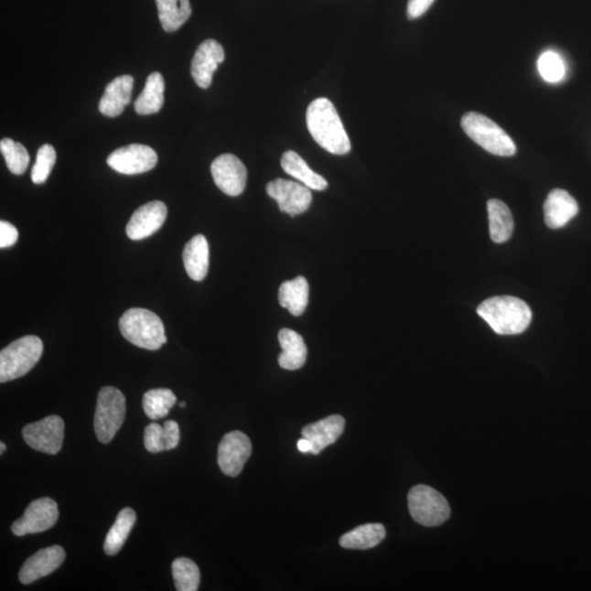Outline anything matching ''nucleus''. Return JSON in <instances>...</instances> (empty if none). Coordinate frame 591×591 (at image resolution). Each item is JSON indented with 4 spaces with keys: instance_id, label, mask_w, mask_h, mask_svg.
Here are the masks:
<instances>
[{
    "instance_id": "obj_1",
    "label": "nucleus",
    "mask_w": 591,
    "mask_h": 591,
    "mask_svg": "<svg viewBox=\"0 0 591 591\" xmlns=\"http://www.w3.org/2000/svg\"><path fill=\"white\" fill-rule=\"evenodd\" d=\"M306 126L317 145L332 155L350 152V141L336 107L327 98L316 99L306 110Z\"/></svg>"
},
{
    "instance_id": "obj_2",
    "label": "nucleus",
    "mask_w": 591,
    "mask_h": 591,
    "mask_svg": "<svg viewBox=\"0 0 591 591\" xmlns=\"http://www.w3.org/2000/svg\"><path fill=\"white\" fill-rule=\"evenodd\" d=\"M478 315L500 336H515L525 332L532 320L529 306L511 296H498L483 301Z\"/></svg>"
},
{
    "instance_id": "obj_3",
    "label": "nucleus",
    "mask_w": 591,
    "mask_h": 591,
    "mask_svg": "<svg viewBox=\"0 0 591 591\" xmlns=\"http://www.w3.org/2000/svg\"><path fill=\"white\" fill-rule=\"evenodd\" d=\"M119 326L122 336L138 348L157 350L167 343L163 321L147 309L127 310L121 317Z\"/></svg>"
},
{
    "instance_id": "obj_4",
    "label": "nucleus",
    "mask_w": 591,
    "mask_h": 591,
    "mask_svg": "<svg viewBox=\"0 0 591 591\" xmlns=\"http://www.w3.org/2000/svg\"><path fill=\"white\" fill-rule=\"evenodd\" d=\"M462 130L473 142L489 154L511 157L517 152L516 144L503 128L483 114L469 113L462 116Z\"/></svg>"
},
{
    "instance_id": "obj_5",
    "label": "nucleus",
    "mask_w": 591,
    "mask_h": 591,
    "mask_svg": "<svg viewBox=\"0 0 591 591\" xmlns=\"http://www.w3.org/2000/svg\"><path fill=\"white\" fill-rule=\"evenodd\" d=\"M43 353L41 338L27 336L16 339L0 352V382L24 377L40 360Z\"/></svg>"
},
{
    "instance_id": "obj_6",
    "label": "nucleus",
    "mask_w": 591,
    "mask_h": 591,
    "mask_svg": "<svg viewBox=\"0 0 591 591\" xmlns=\"http://www.w3.org/2000/svg\"><path fill=\"white\" fill-rule=\"evenodd\" d=\"M126 415V400L119 389L104 387L100 390L94 431L100 443L108 444L119 432Z\"/></svg>"
},
{
    "instance_id": "obj_7",
    "label": "nucleus",
    "mask_w": 591,
    "mask_h": 591,
    "mask_svg": "<svg viewBox=\"0 0 591 591\" xmlns=\"http://www.w3.org/2000/svg\"><path fill=\"white\" fill-rule=\"evenodd\" d=\"M409 510L414 520L425 527L443 525L450 517L447 500L428 485H416L408 495Z\"/></svg>"
},
{
    "instance_id": "obj_8",
    "label": "nucleus",
    "mask_w": 591,
    "mask_h": 591,
    "mask_svg": "<svg viewBox=\"0 0 591 591\" xmlns=\"http://www.w3.org/2000/svg\"><path fill=\"white\" fill-rule=\"evenodd\" d=\"M64 432V421L58 415H52L27 425L22 431V436L32 449L43 454L57 455L63 446Z\"/></svg>"
},
{
    "instance_id": "obj_9",
    "label": "nucleus",
    "mask_w": 591,
    "mask_h": 591,
    "mask_svg": "<svg viewBox=\"0 0 591 591\" xmlns=\"http://www.w3.org/2000/svg\"><path fill=\"white\" fill-rule=\"evenodd\" d=\"M59 516L57 501L48 498L38 499L27 506L24 516L13 523L11 531L16 537L44 532L55 526Z\"/></svg>"
},
{
    "instance_id": "obj_10",
    "label": "nucleus",
    "mask_w": 591,
    "mask_h": 591,
    "mask_svg": "<svg viewBox=\"0 0 591 591\" xmlns=\"http://www.w3.org/2000/svg\"><path fill=\"white\" fill-rule=\"evenodd\" d=\"M158 156L146 145L132 144L114 150L107 163L110 168L122 175H141L155 168Z\"/></svg>"
},
{
    "instance_id": "obj_11",
    "label": "nucleus",
    "mask_w": 591,
    "mask_h": 591,
    "mask_svg": "<svg viewBox=\"0 0 591 591\" xmlns=\"http://www.w3.org/2000/svg\"><path fill=\"white\" fill-rule=\"evenodd\" d=\"M266 193L275 199L283 213L291 216L305 213L312 203L310 188L294 181L276 178L267 184Z\"/></svg>"
},
{
    "instance_id": "obj_12",
    "label": "nucleus",
    "mask_w": 591,
    "mask_h": 591,
    "mask_svg": "<svg viewBox=\"0 0 591 591\" xmlns=\"http://www.w3.org/2000/svg\"><path fill=\"white\" fill-rule=\"evenodd\" d=\"M251 453H253V444L247 435L240 431L226 434L219 446V458H217L221 472L228 477L239 476Z\"/></svg>"
},
{
    "instance_id": "obj_13",
    "label": "nucleus",
    "mask_w": 591,
    "mask_h": 591,
    "mask_svg": "<svg viewBox=\"0 0 591 591\" xmlns=\"http://www.w3.org/2000/svg\"><path fill=\"white\" fill-rule=\"evenodd\" d=\"M211 176L220 191L230 197H238L247 186L248 172L242 161L235 155L225 154L217 157L210 166Z\"/></svg>"
},
{
    "instance_id": "obj_14",
    "label": "nucleus",
    "mask_w": 591,
    "mask_h": 591,
    "mask_svg": "<svg viewBox=\"0 0 591 591\" xmlns=\"http://www.w3.org/2000/svg\"><path fill=\"white\" fill-rule=\"evenodd\" d=\"M167 214L168 210L160 200H154L141 206L128 221L127 237L132 240H143L153 236L165 224Z\"/></svg>"
},
{
    "instance_id": "obj_15",
    "label": "nucleus",
    "mask_w": 591,
    "mask_h": 591,
    "mask_svg": "<svg viewBox=\"0 0 591 591\" xmlns=\"http://www.w3.org/2000/svg\"><path fill=\"white\" fill-rule=\"evenodd\" d=\"M225 60L224 48L215 40H206L195 52L191 75L195 83L200 88L208 89L213 81L214 72Z\"/></svg>"
},
{
    "instance_id": "obj_16",
    "label": "nucleus",
    "mask_w": 591,
    "mask_h": 591,
    "mask_svg": "<svg viewBox=\"0 0 591 591\" xmlns=\"http://www.w3.org/2000/svg\"><path fill=\"white\" fill-rule=\"evenodd\" d=\"M65 557V550L59 545L37 552L22 565L19 573L20 582L27 585L49 575L63 564Z\"/></svg>"
},
{
    "instance_id": "obj_17",
    "label": "nucleus",
    "mask_w": 591,
    "mask_h": 591,
    "mask_svg": "<svg viewBox=\"0 0 591 591\" xmlns=\"http://www.w3.org/2000/svg\"><path fill=\"white\" fill-rule=\"evenodd\" d=\"M345 420L341 415H331L303 428V437L312 445V455H319L328 446L333 445L344 432Z\"/></svg>"
},
{
    "instance_id": "obj_18",
    "label": "nucleus",
    "mask_w": 591,
    "mask_h": 591,
    "mask_svg": "<svg viewBox=\"0 0 591 591\" xmlns=\"http://www.w3.org/2000/svg\"><path fill=\"white\" fill-rule=\"evenodd\" d=\"M576 199L564 189L555 188L550 192L544 203L545 224L551 230H559L578 214Z\"/></svg>"
},
{
    "instance_id": "obj_19",
    "label": "nucleus",
    "mask_w": 591,
    "mask_h": 591,
    "mask_svg": "<svg viewBox=\"0 0 591 591\" xmlns=\"http://www.w3.org/2000/svg\"><path fill=\"white\" fill-rule=\"evenodd\" d=\"M134 87V78L124 75L111 81L99 103V111L108 118H116L124 113L130 104Z\"/></svg>"
},
{
    "instance_id": "obj_20",
    "label": "nucleus",
    "mask_w": 591,
    "mask_h": 591,
    "mask_svg": "<svg viewBox=\"0 0 591 591\" xmlns=\"http://www.w3.org/2000/svg\"><path fill=\"white\" fill-rule=\"evenodd\" d=\"M183 263L193 281H203L209 273L210 247L203 235L193 237L183 250Z\"/></svg>"
},
{
    "instance_id": "obj_21",
    "label": "nucleus",
    "mask_w": 591,
    "mask_h": 591,
    "mask_svg": "<svg viewBox=\"0 0 591 591\" xmlns=\"http://www.w3.org/2000/svg\"><path fill=\"white\" fill-rule=\"evenodd\" d=\"M282 353L278 356V364L286 371H297L304 367L308 355L303 337L291 328H283L278 333Z\"/></svg>"
},
{
    "instance_id": "obj_22",
    "label": "nucleus",
    "mask_w": 591,
    "mask_h": 591,
    "mask_svg": "<svg viewBox=\"0 0 591 591\" xmlns=\"http://www.w3.org/2000/svg\"><path fill=\"white\" fill-rule=\"evenodd\" d=\"M178 443L180 427L176 421H167L164 426L152 423L145 428L144 445L149 453L158 454L161 451L175 449Z\"/></svg>"
},
{
    "instance_id": "obj_23",
    "label": "nucleus",
    "mask_w": 591,
    "mask_h": 591,
    "mask_svg": "<svg viewBox=\"0 0 591 591\" xmlns=\"http://www.w3.org/2000/svg\"><path fill=\"white\" fill-rule=\"evenodd\" d=\"M278 300L283 308H286L293 316L303 315L309 301L308 282L304 276H298L283 283L278 292Z\"/></svg>"
},
{
    "instance_id": "obj_24",
    "label": "nucleus",
    "mask_w": 591,
    "mask_h": 591,
    "mask_svg": "<svg viewBox=\"0 0 591 591\" xmlns=\"http://www.w3.org/2000/svg\"><path fill=\"white\" fill-rule=\"evenodd\" d=\"M281 165L283 170L287 175L297 178L298 181L310 189L325 191L328 188L326 178L312 171L306 161L297 153L292 152V150L283 155Z\"/></svg>"
},
{
    "instance_id": "obj_25",
    "label": "nucleus",
    "mask_w": 591,
    "mask_h": 591,
    "mask_svg": "<svg viewBox=\"0 0 591 591\" xmlns=\"http://www.w3.org/2000/svg\"><path fill=\"white\" fill-rule=\"evenodd\" d=\"M489 235L496 243L509 242L514 231V220L511 211L500 199H489L488 202Z\"/></svg>"
},
{
    "instance_id": "obj_26",
    "label": "nucleus",
    "mask_w": 591,
    "mask_h": 591,
    "mask_svg": "<svg viewBox=\"0 0 591 591\" xmlns=\"http://www.w3.org/2000/svg\"><path fill=\"white\" fill-rule=\"evenodd\" d=\"M165 81L160 72L156 71L147 78L144 91L134 103L138 114L149 115L159 113L163 108L165 97Z\"/></svg>"
},
{
    "instance_id": "obj_27",
    "label": "nucleus",
    "mask_w": 591,
    "mask_h": 591,
    "mask_svg": "<svg viewBox=\"0 0 591 591\" xmlns=\"http://www.w3.org/2000/svg\"><path fill=\"white\" fill-rule=\"evenodd\" d=\"M386 538V529L381 523H367L342 535L339 544L349 550H368L375 548Z\"/></svg>"
},
{
    "instance_id": "obj_28",
    "label": "nucleus",
    "mask_w": 591,
    "mask_h": 591,
    "mask_svg": "<svg viewBox=\"0 0 591 591\" xmlns=\"http://www.w3.org/2000/svg\"><path fill=\"white\" fill-rule=\"evenodd\" d=\"M156 4L160 24L167 32L180 29L192 14L189 0H156Z\"/></svg>"
},
{
    "instance_id": "obj_29",
    "label": "nucleus",
    "mask_w": 591,
    "mask_h": 591,
    "mask_svg": "<svg viewBox=\"0 0 591 591\" xmlns=\"http://www.w3.org/2000/svg\"><path fill=\"white\" fill-rule=\"evenodd\" d=\"M136 522V514L130 507L122 510L113 528L105 538L103 549L108 555L118 554L126 543L128 535Z\"/></svg>"
},
{
    "instance_id": "obj_30",
    "label": "nucleus",
    "mask_w": 591,
    "mask_h": 591,
    "mask_svg": "<svg viewBox=\"0 0 591 591\" xmlns=\"http://www.w3.org/2000/svg\"><path fill=\"white\" fill-rule=\"evenodd\" d=\"M177 403V398L170 389H153L144 394L143 408L150 420H160L169 414Z\"/></svg>"
},
{
    "instance_id": "obj_31",
    "label": "nucleus",
    "mask_w": 591,
    "mask_h": 591,
    "mask_svg": "<svg viewBox=\"0 0 591 591\" xmlns=\"http://www.w3.org/2000/svg\"><path fill=\"white\" fill-rule=\"evenodd\" d=\"M176 588L178 591H197L199 586V568L192 560L180 557L172 563Z\"/></svg>"
},
{
    "instance_id": "obj_32",
    "label": "nucleus",
    "mask_w": 591,
    "mask_h": 591,
    "mask_svg": "<svg viewBox=\"0 0 591 591\" xmlns=\"http://www.w3.org/2000/svg\"><path fill=\"white\" fill-rule=\"evenodd\" d=\"M0 152H2L11 174L16 176L25 174L30 163V156L24 145L10 138H3L0 142Z\"/></svg>"
},
{
    "instance_id": "obj_33",
    "label": "nucleus",
    "mask_w": 591,
    "mask_h": 591,
    "mask_svg": "<svg viewBox=\"0 0 591 591\" xmlns=\"http://www.w3.org/2000/svg\"><path fill=\"white\" fill-rule=\"evenodd\" d=\"M57 163V152L52 145H43L38 150L37 161L31 171L33 183L42 184L46 182L51 175L53 167Z\"/></svg>"
},
{
    "instance_id": "obj_34",
    "label": "nucleus",
    "mask_w": 591,
    "mask_h": 591,
    "mask_svg": "<svg viewBox=\"0 0 591 591\" xmlns=\"http://www.w3.org/2000/svg\"><path fill=\"white\" fill-rule=\"evenodd\" d=\"M541 77L546 82H559L565 76V64L559 54L552 51L544 52L538 60Z\"/></svg>"
},
{
    "instance_id": "obj_35",
    "label": "nucleus",
    "mask_w": 591,
    "mask_h": 591,
    "mask_svg": "<svg viewBox=\"0 0 591 591\" xmlns=\"http://www.w3.org/2000/svg\"><path fill=\"white\" fill-rule=\"evenodd\" d=\"M18 237V231L14 225L8 221H0V247L2 249L13 247Z\"/></svg>"
},
{
    "instance_id": "obj_36",
    "label": "nucleus",
    "mask_w": 591,
    "mask_h": 591,
    "mask_svg": "<svg viewBox=\"0 0 591 591\" xmlns=\"http://www.w3.org/2000/svg\"><path fill=\"white\" fill-rule=\"evenodd\" d=\"M435 0H409L408 10V18L410 20H414L420 18L426 11L431 8V5Z\"/></svg>"
},
{
    "instance_id": "obj_37",
    "label": "nucleus",
    "mask_w": 591,
    "mask_h": 591,
    "mask_svg": "<svg viewBox=\"0 0 591 591\" xmlns=\"http://www.w3.org/2000/svg\"><path fill=\"white\" fill-rule=\"evenodd\" d=\"M298 450L300 453L311 454L312 445L306 438H301L297 444Z\"/></svg>"
},
{
    "instance_id": "obj_38",
    "label": "nucleus",
    "mask_w": 591,
    "mask_h": 591,
    "mask_svg": "<svg viewBox=\"0 0 591 591\" xmlns=\"http://www.w3.org/2000/svg\"><path fill=\"white\" fill-rule=\"evenodd\" d=\"M5 451V445L4 443L0 444V454H4Z\"/></svg>"
},
{
    "instance_id": "obj_39",
    "label": "nucleus",
    "mask_w": 591,
    "mask_h": 591,
    "mask_svg": "<svg viewBox=\"0 0 591 591\" xmlns=\"http://www.w3.org/2000/svg\"><path fill=\"white\" fill-rule=\"evenodd\" d=\"M186 406H187V403H184V401H183V403H180V408L184 409V408H186Z\"/></svg>"
}]
</instances>
